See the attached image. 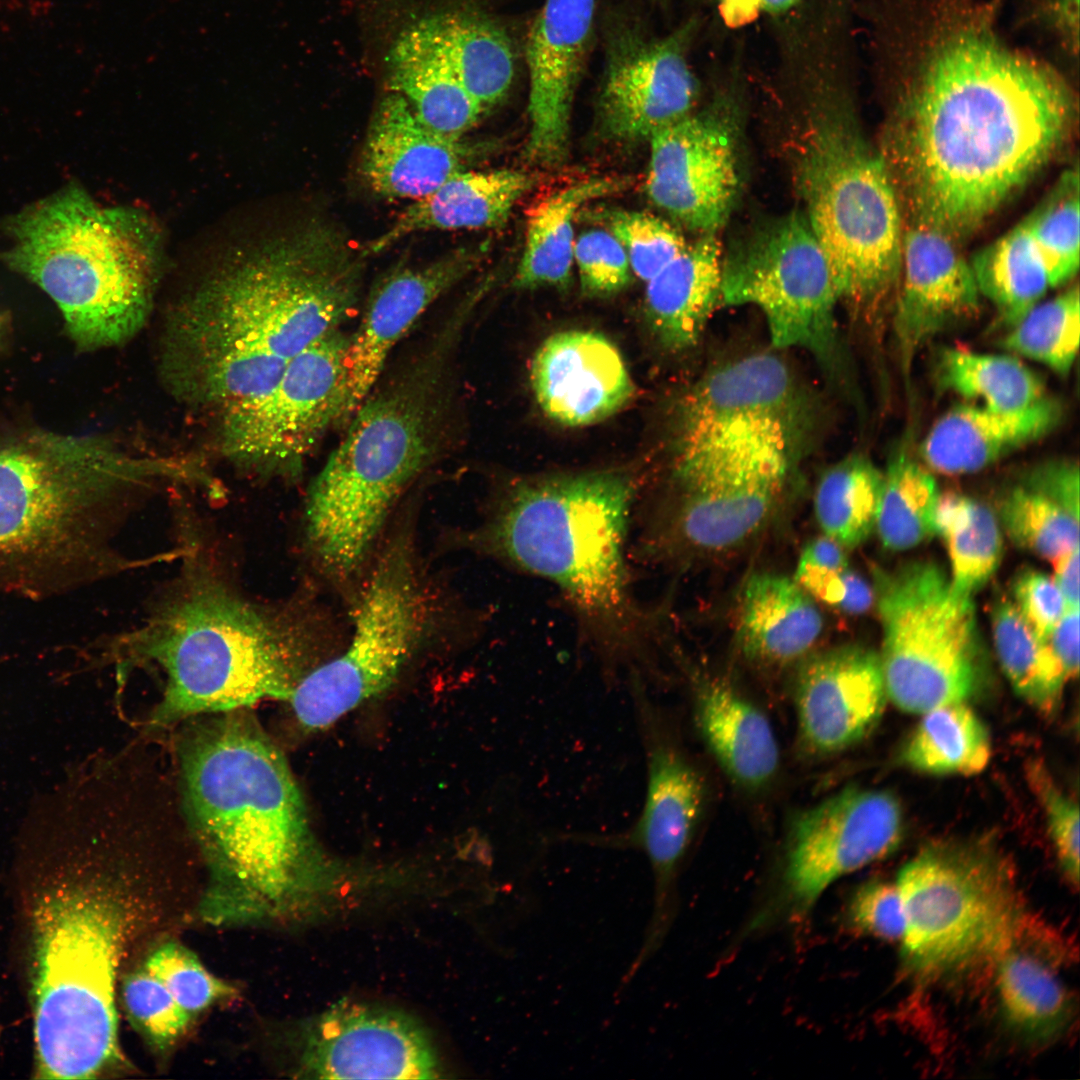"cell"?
Listing matches in <instances>:
<instances>
[{
	"label": "cell",
	"mask_w": 1080,
	"mask_h": 1080,
	"mask_svg": "<svg viewBox=\"0 0 1080 1080\" xmlns=\"http://www.w3.org/2000/svg\"><path fill=\"white\" fill-rule=\"evenodd\" d=\"M938 8L911 60L898 153L917 224L952 238L1044 165L1074 102L1052 67L1000 40L985 5L941 0Z\"/></svg>",
	"instance_id": "1"
},
{
	"label": "cell",
	"mask_w": 1080,
	"mask_h": 1080,
	"mask_svg": "<svg viewBox=\"0 0 1080 1080\" xmlns=\"http://www.w3.org/2000/svg\"><path fill=\"white\" fill-rule=\"evenodd\" d=\"M360 283L352 259L310 226L238 256L168 316L163 383L177 400L216 415L265 394L297 354L339 328Z\"/></svg>",
	"instance_id": "2"
},
{
	"label": "cell",
	"mask_w": 1080,
	"mask_h": 1080,
	"mask_svg": "<svg viewBox=\"0 0 1080 1080\" xmlns=\"http://www.w3.org/2000/svg\"><path fill=\"white\" fill-rule=\"evenodd\" d=\"M183 812L212 857L210 917L280 908L326 866L286 758L246 709L190 725L179 747Z\"/></svg>",
	"instance_id": "3"
},
{
	"label": "cell",
	"mask_w": 1080,
	"mask_h": 1080,
	"mask_svg": "<svg viewBox=\"0 0 1080 1080\" xmlns=\"http://www.w3.org/2000/svg\"><path fill=\"white\" fill-rule=\"evenodd\" d=\"M193 471L189 458L135 456L99 436L1 439L0 592L43 600L129 567L109 544L119 497Z\"/></svg>",
	"instance_id": "4"
},
{
	"label": "cell",
	"mask_w": 1080,
	"mask_h": 1080,
	"mask_svg": "<svg viewBox=\"0 0 1080 1080\" xmlns=\"http://www.w3.org/2000/svg\"><path fill=\"white\" fill-rule=\"evenodd\" d=\"M182 555L169 593L115 644L119 657L154 664L164 675L150 723L288 700L309 671L299 622L246 598L196 549L184 547Z\"/></svg>",
	"instance_id": "5"
},
{
	"label": "cell",
	"mask_w": 1080,
	"mask_h": 1080,
	"mask_svg": "<svg viewBox=\"0 0 1080 1080\" xmlns=\"http://www.w3.org/2000/svg\"><path fill=\"white\" fill-rule=\"evenodd\" d=\"M635 496L620 471L520 480L474 536L482 551L555 585L610 663L640 661L647 632L625 557Z\"/></svg>",
	"instance_id": "6"
},
{
	"label": "cell",
	"mask_w": 1080,
	"mask_h": 1080,
	"mask_svg": "<svg viewBox=\"0 0 1080 1080\" xmlns=\"http://www.w3.org/2000/svg\"><path fill=\"white\" fill-rule=\"evenodd\" d=\"M2 254L58 306L80 349L123 344L144 326L157 288L160 233L136 208L106 207L70 184L12 216Z\"/></svg>",
	"instance_id": "7"
},
{
	"label": "cell",
	"mask_w": 1080,
	"mask_h": 1080,
	"mask_svg": "<svg viewBox=\"0 0 1080 1080\" xmlns=\"http://www.w3.org/2000/svg\"><path fill=\"white\" fill-rule=\"evenodd\" d=\"M437 344L366 397L309 488L305 537L329 576L356 572L401 493L440 450L450 401L449 347Z\"/></svg>",
	"instance_id": "8"
},
{
	"label": "cell",
	"mask_w": 1080,
	"mask_h": 1080,
	"mask_svg": "<svg viewBox=\"0 0 1080 1080\" xmlns=\"http://www.w3.org/2000/svg\"><path fill=\"white\" fill-rule=\"evenodd\" d=\"M70 870L42 893L33 913L42 1079L94 1078L120 1056L114 987L128 912L105 878Z\"/></svg>",
	"instance_id": "9"
},
{
	"label": "cell",
	"mask_w": 1080,
	"mask_h": 1080,
	"mask_svg": "<svg viewBox=\"0 0 1080 1080\" xmlns=\"http://www.w3.org/2000/svg\"><path fill=\"white\" fill-rule=\"evenodd\" d=\"M843 72L807 77L816 109L800 164L806 219L839 300L874 304L900 277L902 229L888 164L866 144L843 97Z\"/></svg>",
	"instance_id": "10"
},
{
	"label": "cell",
	"mask_w": 1080,
	"mask_h": 1080,
	"mask_svg": "<svg viewBox=\"0 0 1080 1080\" xmlns=\"http://www.w3.org/2000/svg\"><path fill=\"white\" fill-rule=\"evenodd\" d=\"M895 883L904 916V964L921 978L996 958L1022 927L1008 862L985 840L929 844Z\"/></svg>",
	"instance_id": "11"
},
{
	"label": "cell",
	"mask_w": 1080,
	"mask_h": 1080,
	"mask_svg": "<svg viewBox=\"0 0 1080 1080\" xmlns=\"http://www.w3.org/2000/svg\"><path fill=\"white\" fill-rule=\"evenodd\" d=\"M874 600L887 698L921 715L966 703L986 668L972 597L956 592L934 562L913 561L893 571L874 569Z\"/></svg>",
	"instance_id": "12"
},
{
	"label": "cell",
	"mask_w": 1080,
	"mask_h": 1080,
	"mask_svg": "<svg viewBox=\"0 0 1080 1080\" xmlns=\"http://www.w3.org/2000/svg\"><path fill=\"white\" fill-rule=\"evenodd\" d=\"M801 447L770 423L676 434L673 478L680 497L665 528L657 530L700 550L740 544L774 509Z\"/></svg>",
	"instance_id": "13"
},
{
	"label": "cell",
	"mask_w": 1080,
	"mask_h": 1080,
	"mask_svg": "<svg viewBox=\"0 0 1080 1080\" xmlns=\"http://www.w3.org/2000/svg\"><path fill=\"white\" fill-rule=\"evenodd\" d=\"M428 600L407 538L383 550L364 586L349 644L310 669L289 702L304 730L318 731L389 689L418 648Z\"/></svg>",
	"instance_id": "14"
},
{
	"label": "cell",
	"mask_w": 1080,
	"mask_h": 1080,
	"mask_svg": "<svg viewBox=\"0 0 1080 1080\" xmlns=\"http://www.w3.org/2000/svg\"><path fill=\"white\" fill-rule=\"evenodd\" d=\"M839 296L801 213L760 227L722 260L721 303L760 310L775 349L808 352L831 378L843 371Z\"/></svg>",
	"instance_id": "15"
},
{
	"label": "cell",
	"mask_w": 1080,
	"mask_h": 1080,
	"mask_svg": "<svg viewBox=\"0 0 1080 1080\" xmlns=\"http://www.w3.org/2000/svg\"><path fill=\"white\" fill-rule=\"evenodd\" d=\"M349 337L338 328L297 354L265 394L218 414L220 454L262 479L299 473L328 428L346 419Z\"/></svg>",
	"instance_id": "16"
},
{
	"label": "cell",
	"mask_w": 1080,
	"mask_h": 1080,
	"mask_svg": "<svg viewBox=\"0 0 1080 1080\" xmlns=\"http://www.w3.org/2000/svg\"><path fill=\"white\" fill-rule=\"evenodd\" d=\"M903 824L892 793L855 786L802 811L792 823L779 878L747 929L802 922L834 882L894 852Z\"/></svg>",
	"instance_id": "17"
},
{
	"label": "cell",
	"mask_w": 1080,
	"mask_h": 1080,
	"mask_svg": "<svg viewBox=\"0 0 1080 1080\" xmlns=\"http://www.w3.org/2000/svg\"><path fill=\"white\" fill-rule=\"evenodd\" d=\"M723 93L709 107L655 131L650 141L647 192L689 229L714 233L730 216L739 193L735 114Z\"/></svg>",
	"instance_id": "18"
},
{
	"label": "cell",
	"mask_w": 1080,
	"mask_h": 1080,
	"mask_svg": "<svg viewBox=\"0 0 1080 1080\" xmlns=\"http://www.w3.org/2000/svg\"><path fill=\"white\" fill-rule=\"evenodd\" d=\"M636 696L647 757V789L628 840L645 853L654 876L652 915L634 959L642 965L658 949L672 923L678 870L700 821L706 793L698 771L659 731L649 705Z\"/></svg>",
	"instance_id": "19"
},
{
	"label": "cell",
	"mask_w": 1080,
	"mask_h": 1080,
	"mask_svg": "<svg viewBox=\"0 0 1080 1080\" xmlns=\"http://www.w3.org/2000/svg\"><path fill=\"white\" fill-rule=\"evenodd\" d=\"M301 1070L320 1079H434L435 1050L424 1029L402 1012L343 1004L306 1031Z\"/></svg>",
	"instance_id": "20"
},
{
	"label": "cell",
	"mask_w": 1080,
	"mask_h": 1080,
	"mask_svg": "<svg viewBox=\"0 0 1080 1080\" xmlns=\"http://www.w3.org/2000/svg\"><path fill=\"white\" fill-rule=\"evenodd\" d=\"M696 23L656 41H636L613 54L600 96L604 132L620 141L649 138L690 114L699 93L687 51Z\"/></svg>",
	"instance_id": "21"
},
{
	"label": "cell",
	"mask_w": 1080,
	"mask_h": 1080,
	"mask_svg": "<svg viewBox=\"0 0 1080 1080\" xmlns=\"http://www.w3.org/2000/svg\"><path fill=\"white\" fill-rule=\"evenodd\" d=\"M887 700L878 653L846 644L808 657L797 674L794 703L800 742L832 756L864 739Z\"/></svg>",
	"instance_id": "22"
},
{
	"label": "cell",
	"mask_w": 1080,
	"mask_h": 1080,
	"mask_svg": "<svg viewBox=\"0 0 1080 1080\" xmlns=\"http://www.w3.org/2000/svg\"><path fill=\"white\" fill-rule=\"evenodd\" d=\"M814 412L810 395L784 358L756 352L709 370L688 389L677 409L676 434L733 423H770L803 444Z\"/></svg>",
	"instance_id": "23"
},
{
	"label": "cell",
	"mask_w": 1080,
	"mask_h": 1080,
	"mask_svg": "<svg viewBox=\"0 0 1080 1080\" xmlns=\"http://www.w3.org/2000/svg\"><path fill=\"white\" fill-rule=\"evenodd\" d=\"M595 0H546L527 42L530 130L526 156L542 166L562 162L576 82L588 48Z\"/></svg>",
	"instance_id": "24"
},
{
	"label": "cell",
	"mask_w": 1080,
	"mask_h": 1080,
	"mask_svg": "<svg viewBox=\"0 0 1080 1080\" xmlns=\"http://www.w3.org/2000/svg\"><path fill=\"white\" fill-rule=\"evenodd\" d=\"M944 232L915 224L902 236L901 290L894 331L906 377L916 354L934 336L972 316L979 290L971 268Z\"/></svg>",
	"instance_id": "25"
},
{
	"label": "cell",
	"mask_w": 1080,
	"mask_h": 1080,
	"mask_svg": "<svg viewBox=\"0 0 1080 1080\" xmlns=\"http://www.w3.org/2000/svg\"><path fill=\"white\" fill-rule=\"evenodd\" d=\"M475 263L476 254L460 248L422 266L399 268L377 284L356 331L349 337L347 418L374 390L397 343Z\"/></svg>",
	"instance_id": "26"
},
{
	"label": "cell",
	"mask_w": 1080,
	"mask_h": 1080,
	"mask_svg": "<svg viewBox=\"0 0 1080 1080\" xmlns=\"http://www.w3.org/2000/svg\"><path fill=\"white\" fill-rule=\"evenodd\" d=\"M478 152L463 136L426 126L402 96L391 92L371 118L359 168L376 195L414 201L467 170Z\"/></svg>",
	"instance_id": "27"
},
{
	"label": "cell",
	"mask_w": 1080,
	"mask_h": 1080,
	"mask_svg": "<svg viewBox=\"0 0 1080 1080\" xmlns=\"http://www.w3.org/2000/svg\"><path fill=\"white\" fill-rule=\"evenodd\" d=\"M530 379L546 416L572 427L611 416L633 393L619 351L592 331L567 330L549 336L534 355Z\"/></svg>",
	"instance_id": "28"
},
{
	"label": "cell",
	"mask_w": 1080,
	"mask_h": 1080,
	"mask_svg": "<svg viewBox=\"0 0 1080 1080\" xmlns=\"http://www.w3.org/2000/svg\"><path fill=\"white\" fill-rule=\"evenodd\" d=\"M1055 398L999 411L960 404L941 416L923 439L919 453L934 471L947 475L978 472L1052 432L1063 418Z\"/></svg>",
	"instance_id": "29"
},
{
	"label": "cell",
	"mask_w": 1080,
	"mask_h": 1080,
	"mask_svg": "<svg viewBox=\"0 0 1080 1080\" xmlns=\"http://www.w3.org/2000/svg\"><path fill=\"white\" fill-rule=\"evenodd\" d=\"M392 92L402 96L429 128L462 137L485 108L458 79L445 52L437 14L407 26L388 55Z\"/></svg>",
	"instance_id": "30"
},
{
	"label": "cell",
	"mask_w": 1080,
	"mask_h": 1080,
	"mask_svg": "<svg viewBox=\"0 0 1080 1080\" xmlns=\"http://www.w3.org/2000/svg\"><path fill=\"white\" fill-rule=\"evenodd\" d=\"M533 184L529 174L511 169L459 172L409 204L362 255L379 254L422 231L496 227Z\"/></svg>",
	"instance_id": "31"
},
{
	"label": "cell",
	"mask_w": 1080,
	"mask_h": 1080,
	"mask_svg": "<svg viewBox=\"0 0 1080 1080\" xmlns=\"http://www.w3.org/2000/svg\"><path fill=\"white\" fill-rule=\"evenodd\" d=\"M722 258L714 233L704 234L647 281L645 313L662 348L695 346L721 303Z\"/></svg>",
	"instance_id": "32"
},
{
	"label": "cell",
	"mask_w": 1080,
	"mask_h": 1080,
	"mask_svg": "<svg viewBox=\"0 0 1080 1080\" xmlns=\"http://www.w3.org/2000/svg\"><path fill=\"white\" fill-rule=\"evenodd\" d=\"M698 730L728 777L754 790L767 785L779 765V749L766 715L743 695L720 682L695 693Z\"/></svg>",
	"instance_id": "33"
},
{
	"label": "cell",
	"mask_w": 1080,
	"mask_h": 1080,
	"mask_svg": "<svg viewBox=\"0 0 1080 1080\" xmlns=\"http://www.w3.org/2000/svg\"><path fill=\"white\" fill-rule=\"evenodd\" d=\"M814 600L786 576H751L744 585L738 612V638L746 656L782 664L807 654L823 629Z\"/></svg>",
	"instance_id": "34"
},
{
	"label": "cell",
	"mask_w": 1080,
	"mask_h": 1080,
	"mask_svg": "<svg viewBox=\"0 0 1080 1080\" xmlns=\"http://www.w3.org/2000/svg\"><path fill=\"white\" fill-rule=\"evenodd\" d=\"M623 182L592 178L575 183L538 203L527 220L525 245L515 285L522 289L566 287L573 264V222L587 202L615 192Z\"/></svg>",
	"instance_id": "35"
},
{
	"label": "cell",
	"mask_w": 1080,
	"mask_h": 1080,
	"mask_svg": "<svg viewBox=\"0 0 1080 1080\" xmlns=\"http://www.w3.org/2000/svg\"><path fill=\"white\" fill-rule=\"evenodd\" d=\"M1016 938L995 958L1004 1015L1008 1024L1026 1038L1052 1040L1070 1019V995L1053 969L1018 947Z\"/></svg>",
	"instance_id": "36"
},
{
	"label": "cell",
	"mask_w": 1080,
	"mask_h": 1080,
	"mask_svg": "<svg viewBox=\"0 0 1080 1080\" xmlns=\"http://www.w3.org/2000/svg\"><path fill=\"white\" fill-rule=\"evenodd\" d=\"M933 370L941 391L994 410L1023 409L1045 396L1041 377L1013 355L942 347Z\"/></svg>",
	"instance_id": "37"
},
{
	"label": "cell",
	"mask_w": 1080,
	"mask_h": 1080,
	"mask_svg": "<svg viewBox=\"0 0 1080 1080\" xmlns=\"http://www.w3.org/2000/svg\"><path fill=\"white\" fill-rule=\"evenodd\" d=\"M971 268L980 295L995 307L997 322L1017 324L1050 287L1026 220L974 256Z\"/></svg>",
	"instance_id": "38"
},
{
	"label": "cell",
	"mask_w": 1080,
	"mask_h": 1080,
	"mask_svg": "<svg viewBox=\"0 0 1080 1080\" xmlns=\"http://www.w3.org/2000/svg\"><path fill=\"white\" fill-rule=\"evenodd\" d=\"M934 534L945 542L952 587L964 596L981 589L998 568L1003 537L998 516L971 497L940 494L933 515Z\"/></svg>",
	"instance_id": "39"
},
{
	"label": "cell",
	"mask_w": 1080,
	"mask_h": 1080,
	"mask_svg": "<svg viewBox=\"0 0 1080 1080\" xmlns=\"http://www.w3.org/2000/svg\"><path fill=\"white\" fill-rule=\"evenodd\" d=\"M447 57L464 88L485 109L510 89L514 54L506 33L478 14H437Z\"/></svg>",
	"instance_id": "40"
},
{
	"label": "cell",
	"mask_w": 1080,
	"mask_h": 1080,
	"mask_svg": "<svg viewBox=\"0 0 1080 1080\" xmlns=\"http://www.w3.org/2000/svg\"><path fill=\"white\" fill-rule=\"evenodd\" d=\"M991 618L995 651L1016 694L1045 715L1056 712L1067 677L1048 640L1037 636L1012 600L997 599Z\"/></svg>",
	"instance_id": "41"
},
{
	"label": "cell",
	"mask_w": 1080,
	"mask_h": 1080,
	"mask_svg": "<svg viewBox=\"0 0 1080 1080\" xmlns=\"http://www.w3.org/2000/svg\"><path fill=\"white\" fill-rule=\"evenodd\" d=\"M965 704H948L923 713L901 750L904 765L931 775L982 771L991 756L989 733Z\"/></svg>",
	"instance_id": "42"
},
{
	"label": "cell",
	"mask_w": 1080,
	"mask_h": 1080,
	"mask_svg": "<svg viewBox=\"0 0 1080 1080\" xmlns=\"http://www.w3.org/2000/svg\"><path fill=\"white\" fill-rule=\"evenodd\" d=\"M883 472L862 454L849 455L827 468L814 495V511L823 534L844 549L863 543L875 529Z\"/></svg>",
	"instance_id": "43"
},
{
	"label": "cell",
	"mask_w": 1080,
	"mask_h": 1080,
	"mask_svg": "<svg viewBox=\"0 0 1080 1080\" xmlns=\"http://www.w3.org/2000/svg\"><path fill=\"white\" fill-rule=\"evenodd\" d=\"M940 492L934 476L905 449L895 452L883 472L875 529L891 551L914 548L934 534Z\"/></svg>",
	"instance_id": "44"
},
{
	"label": "cell",
	"mask_w": 1080,
	"mask_h": 1080,
	"mask_svg": "<svg viewBox=\"0 0 1080 1080\" xmlns=\"http://www.w3.org/2000/svg\"><path fill=\"white\" fill-rule=\"evenodd\" d=\"M998 519L1015 545L1052 562L1079 546V504L1021 480L1001 497Z\"/></svg>",
	"instance_id": "45"
},
{
	"label": "cell",
	"mask_w": 1080,
	"mask_h": 1080,
	"mask_svg": "<svg viewBox=\"0 0 1080 1080\" xmlns=\"http://www.w3.org/2000/svg\"><path fill=\"white\" fill-rule=\"evenodd\" d=\"M1080 336V296L1077 285L1053 299L1036 304L1008 329L1000 347L1044 364L1067 376L1075 361Z\"/></svg>",
	"instance_id": "46"
},
{
	"label": "cell",
	"mask_w": 1080,
	"mask_h": 1080,
	"mask_svg": "<svg viewBox=\"0 0 1080 1080\" xmlns=\"http://www.w3.org/2000/svg\"><path fill=\"white\" fill-rule=\"evenodd\" d=\"M1050 287L1069 282L1079 268V176L1067 172L1048 199L1026 219Z\"/></svg>",
	"instance_id": "47"
},
{
	"label": "cell",
	"mask_w": 1080,
	"mask_h": 1080,
	"mask_svg": "<svg viewBox=\"0 0 1080 1080\" xmlns=\"http://www.w3.org/2000/svg\"><path fill=\"white\" fill-rule=\"evenodd\" d=\"M605 222L623 246L631 270L646 282L687 245L669 223L649 213L611 211L605 215Z\"/></svg>",
	"instance_id": "48"
},
{
	"label": "cell",
	"mask_w": 1080,
	"mask_h": 1080,
	"mask_svg": "<svg viewBox=\"0 0 1080 1080\" xmlns=\"http://www.w3.org/2000/svg\"><path fill=\"white\" fill-rule=\"evenodd\" d=\"M145 969L166 987L191 1018L232 993L231 987L212 975L191 951L177 943H166L155 950L146 961Z\"/></svg>",
	"instance_id": "49"
},
{
	"label": "cell",
	"mask_w": 1080,
	"mask_h": 1080,
	"mask_svg": "<svg viewBox=\"0 0 1080 1080\" xmlns=\"http://www.w3.org/2000/svg\"><path fill=\"white\" fill-rule=\"evenodd\" d=\"M123 998L138 1031L159 1048H166L178 1040L191 1021L166 987L145 968L127 978Z\"/></svg>",
	"instance_id": "50"
},
{
	"label": "cell",
	"mask_w": 1080,
	"mask_h": 1080,
	"mask_svg": "<svg viewBox=\"0 0 1080 1080\" xmlns=\"http://www.w3.org/2000/svg\"><path fill=\"white\" fill-rule=\"evenodd\" d=\"M1026 778L1043 809L1048 834L1067 879L1079 882V808L1056 784L1046 766L1032 760L1026 766Z\"/></svg>",
	"instance_id": "51"
},
{
	"label": "cell",
	"mask_w": 1080,
	"mask_h": 1080,
	"mask_svg": "<svg viewBox=\"0 0 1080 1080\" xmlns=\"http://www.w3.org/2000/svg\"><path fill=\"white\" fill-rule=\"evenodd\" d=\"M573 259L577 264L582 291L591 297H604L621 291L630 281L627 254L609 231L591 230L574 242Z\"/></svg>",
	"instance_id": "52"
},
{
	"label": "cell",
	"mask_w": 1080,
	"mask_h": 1080,
	"mask_svg": "<svg viewBox=\"0 0 1080 1080\" xmlns=\"http://www.w3.org/2000/svg\"><path fill=\"white\" fill-rule=\"evenodd\" d=\"M844 924L856 935L901 939L904 916L896 883L873 880L860 886L848 901Z\"/></svg>",
	"instance_id": "53"
},
{
	"label": "cell",
	"mask_w": 1080,
	"mask_h": 1080,
	"mask_svg": "<svg viewBox=\"0 0 1080 1080\" xmlns=\"http://www.w3.org/2000/svg\"><path fill=\"white\" fill-rule=\"evenodd\" d=\"M848 569L844 548L823 535L803 549L793 580L813 599L838 607Z\"/></svg>",
	"instance_id": "54"
},
{
	"label": "cell",
	"mask_w": 1080,
	"mask_h": 1080,
	"mask_svg": "<svg viewBox=\"0 0 1080 1080\" xmlns=\"http://www.w3.org/2000/svg\"><path fill=\"white\" fill-rule=\"evenodd\" d=\"M1013 603L1037 636L1047 640L1067 609L1065 599L1054 579L1031 567L1014 576Z\"/></svg>",
	"instance_id": "55"
},
{
	"label": "cell",
	"mask_w": 1080,
	"mask_h": 1080,
	"mask_svg": "<svg viewBox=\"0 0 1080 1080\" xmlns=\"http://www.w3.org/2000/svg\"><path fill=\"white\" fill-rule=\"evenodd\" d=\"M1047 640L1067 679L1076 677L1079 671V607L1065 610Z\"/></svg>",
	"instance_id": "56"
},
{
	"label": "cell",
	"mask_w": 1080,
	"mask_h": 1080,
	"mask_svg": "<svg viewBox=\"0 0 1080 1080\" xmlns=\"http://www.w3.org/2000/svg\"><path fill=\"white\" fill-rule=\"evenodd\" d=\"M803 0H719V14L729 27L751 23L761 14L784 16L798 8Z\"/></svg>",
	"instance_id": "57"
},
{
	"label": "cell",
	"mask_w": 1080,
	"mask_h": 1080,
	"mask_svg": "<svg viewBox=\"0 0 1080 1080\" xmlns=\"http://www.w3.org/2000/svg\"><path fill=\"white\" fill-rule=\"evenodd\" d=\"M1040 6L1042 18L1047 26L1062 40L1064 48L1076 56L1079 0H1041Z\"/></svg>",
	"instance_id": "58"
},
{
	"label": "cell",
	"mask_w": 1080,
	"mask_h": 1080,
	"mask_svg": "<svg viewBox=\"0 0 1080 1080\" xmlns=\"http://www.w3.org/2000/svg\"><path fill=\"white\" fill-rule=\"evenodd\" d=\"M1054 581L1059 587L1067 608L1079 607V546L1053 561Z\"/></svg>",
	"instance_id": "59"
},
{
	"label": "cell",
	"mask_w": 1080,
	"mask_h": 1080,
	"mask_svg": "<svg viewBox=\"0 0 1080 1080\" xmlns=\"http://www.w3.org/2000/svg\"><path fill=\"white\" fill-rule=\"evenodd\" d=\"M873 600L874 590L860 575L848 569L845 593L838 608L849 614H861L870 608Z\"/></svg>",
	"instance_id": "60"
},
{
	"label": "cell",
	"mask_w": 1080,
	"mask_h": 1080,
	"mask_svg": "<svg viewBox=\"0 0 1080 1080\" xmlns=\"http://www.w3.org/2000/svg\"><path fill=\"white\" fill-rule=\"evenodd\" d=\"M5 323H6V320L4 319V316L0 313V341H1L2 337H3V335H4V332H5V328H6Z\"/></svg>",
	"instance_id": "61"
}]
</instances>
